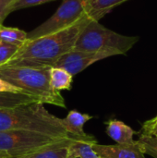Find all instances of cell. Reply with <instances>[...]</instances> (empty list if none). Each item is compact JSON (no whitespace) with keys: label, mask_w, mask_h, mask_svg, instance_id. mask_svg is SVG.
I'll return each instance as SVG.
<instances>
[{"label":"cell","mask_w":157,"mask_h":158,"mask_svg":"<svg viewBox=\"0 0 157 158\" xmlns=\"http://www.w3.org/2000/svg\"><path fill=\"white\" fill-rule=\"evenodd\" d=\"M91 20L86 15L61 31L27 40L4 66L52 68L66 53L73 49L79 34Z\"/></svg>","instance_id":"6da1fadb"},{"label":"cell","mask_w":157,"mask_h":158,"mask_svg":"<svg viewBox=\"0 0 157 158\" xmlns=\"http://www.w3.org/2000/svg\"><path fill=\"white\" fill-rule=\"evenodd\" d=\"M27 131L51 137H71L65 130L62 118L51 114L40 102L0 109V131Z\"/></svg>","instance_id":"7a4b0ae2"},{"label":"cell","mask_w":157,"mask_h":158,"mask_svg":"<svg viewBox=\"0 0 157 158\" xmlns=\"http://www.w3.org/2000/svg\"><path fill=\"white\" fill-rule=\"evenodd\" d=\"M50 68L0 67V78L20 88L27 94L35 96L42 104L66 108V103L60 92L52 89L49 82Z\"/></svg>","instance_id":"3957f363"},{"label":"cell","mask_w":157,"mask_h":158,"mask_svg":"<svg viewBox=\"0 0 157 158\" xmlns=\"http://www.w3.org/2000/svg\"><path fill=\"white\" fill-rule=\"evenodd\" d=\"M138 41L137 36L119 34L91 19L79 34L73 50L104 53L110 57L127 54Z\"/></svg>","instance_id":"277c9868"},{"label":"cell","mask_w":157,"mask_h":158,"mask_svg":"<svg viewBox=\"0 0 157 158\" xmlns=\"http://www.w3.org/2000/svg\"><path fill=\"white\" fill-rule=\"evenodd\" d=\"M62 140L64 139L27 131H2L0 153L9 157L20 158L52 146Z\"/></svg>","instance_id":"5b68a950"},{"label":"cell","mask_w":157,"mask_h":158,"mask_svg":"<svg viewBox=\"0 0 157 158\" xmlns=\"http://www.w3.org/2000/svg\"><path fill=\"white\" fill-rule=\"evenodd\" d=\"M85 16L84 0H63L57 10L41 25L27 32L28 40L56 33L75 24Z\"/></svg>","instance_id":"8992f818"},{"label":"cell","mask_w":157,"mask_h":158,"mask_svg":"<svg viewBox=\"0 0 157 158\" xmlns=\"http://www.w3.org/2000/svg\"><path fill=\"white\" fill-rule=\"evenodd\" d=\"M107 57H109V56L104 53H91L72 49L64 54L56 61L54 67L64 69L74 77L93 63Z\"/></svg>","instance_id":"52a82bcc"},{"label":"cell","mask_w":157,"mask_h":158,"mask_svg":"<svg viewBox=\"0 0 157 158\" xmlns=\"http://www.w3.org/2000/svg\"><path fill=\"white\" fill-rule=\"evenodd\" d=\"M93 148L100 158H145L137 142L133 144H100L97 142Z\"/></svg>","instance_id":"ba28073f"},{"label":"cell","mask_w":157,"mask_h":158,"mask_svg":"<svg viewBox=\"0 0 157 158\" xmlns=\"http://www.w3.org/2000/svg\"><path fill=\"white\" fill-rule=\"evenodd\" d=\"M93 117L89 114L81 113L78 110H70L66 118H62V123L66 131L73 138L78 140L93 141L95 140L92 135L87 134L84 131V125Z\"/></svg>","instance_id":"9c48e42d"},{"label":"cell","mask_w":157,"mask_h":158,"mask_svg":"<svg viewBox=\"0 0 157 158\" xmlns=\"http://www.w3.org/2000/svg\"><path fill=\"white\" fill-rule=\"evenodd\" d=\"M106 134L118 144H133V136L136 133L133 129L118 119H110L106 123Z\"/></svg>","instance_id":"30bf717a"},{"label":"cell","mask_w":157,"mask_h":158,"mask_svg":"<svg viewBox=\"0 0 157 158\" xmlns=\"http://www.w3.org/2000/svg\"><path fill=\"white\" fill-rule=\"evenodd\" d=\"M126 1L128 0H84L85 15L93 20L99 21L113 8Z\"/></svg>","instance_id":"8fae6325"},{"label":"cell","mask_w":157,"mask_h":158,"mask_svg":"<svg viewBox=\"0 0 157 158\" xmlns=\"http://www.w3.org/2000/svg\"><path fill=\"white\" fill-rule=\"evenodd\" d=\"M76 138L64 139L56 144L43 148L33 154L25 156L20 158H68L69 145L75 141Z\"/></svg>","instance_id":"7c38bea8"},{"label":"cell","mask_w":157,"mask_h":158,"mask_svg":"<svg viewBox=\"0 0 157 158\" xmlns=\"http://www.w3.org/2000/svg\"><path fill=\"white\" fill-rule=\"evenodd\" d=\"M73 76L65 70L64 69L52 67L49 69V82L52 87L56 92L63 90L69 91L72 87Z\"/></svg>","instance_id":"4fadbf2b"},{"label":"cell","mask_w":157,"mask_h":158,"mask_svg":"<svg viewBox=\"0 0 157 158\" xmlns=\"http://www.w3.org/2000/svg\"><path fill=\"white\" fill-rule=\"evenodd\" d=\"M96 140H75L68 148V158H100L93 148Z\"/></svg>","instance_id":"5bb4252c"},{"label":"cell","mask_w":157,"mask_h":158,"mask_svg":"<svg viewBox=\"0 0 157 158\" xmlns=\"http://www.w3.org/2000/svg\"><path fill=\"white\" fill-rule=\"evenodd\" d=\"M34 102H39V101L33 95L25 94L0 93V109L11 108L18 106L27 105Z\"/></svg>","instance_id":"9a60e30c"},{"label":"cell","mask_w":157,"mask_h":158,"mask_svg":"<svg viewBox=\"0 0 157 158\" xmlns=\"http://www.w3.org/2000/svg\"><path fill=\"white\" fill-rule=\"evenodd\" d=\"M28 40L27 32L13 27H0V41L11 45L18 46L19 48Z\"/></svg>","instance_id":"2e32d148"},{"label":"cell","mask_w":157,"mask_h":158,"mask_svg":"<svg viewBox=\"0 0 157 158\" xmlns=\"http://www.w3.org/2000/svg\"><path fill=\"white\" fill-rule=\"evenodd\" d=\"M136 142L143 155L157 158V135L143 133Z\"/></svg>","instance_id":"e0dca14e"},{"label":"cell","mask_w":157,"mask_h":158,"mask_svg":"<svg viewBox=\"0 0 157 158\" xmlns=\"http://www.w3.org/2000/svg\"><path fill=\"white\" fill-rule=\"evenodd\" d=\"M19 50L18 46L11 45L0 41V67L6 64Z\"/></svg>","instance_id":"ac0fdd59"},{"label":"cell","mask_w":157,"mask_h":158,"mask_svg":"<svg viewBox=\"0 0 157 158\" xmlns=\"http://www.w3.org/2000/svg\"><path fill=\"white\" fill-rule=\"evenodd\" d=\"M56 0H13L11 5V12L26 7L35 6L42 4H45L48 2H52Z\"/></svg>","instance_id":"d6986e66"},{"label":"cell","mask_w":157,"mask_h":158,"mask_svg":"<svg viewBox=\"0 0 157 158\" xmlns=\"http://www.w3.org/2000/svg\"><path fill=\"white\" fill-rule=\"evenodd\" d=\"M0 93H9V94H25L20 88L11 84L10 82L5 81L4 79L0 78Z\"/></svg>","instance_id":"ffe728a7"},{"label":"cell","mask_w":157,"mask_h":158,"mask_svg":"<svg viewBox=\"0 0 157 158\" xmlns=\"http://www.w3.org/2000/svg\"><path fill=\"white\" fill-rule=\"evenodd\" d=\"M13 0H0V27L3 25L6 18L11 13V5Z\"/></svg>","instance_id":"44dd1931"},{"label":"cell","mask_w":157,"mask_h":158,"mask_svg":"<svg viewBox=\"0 0 157 158\" xmlns=\"http://www.w3.org/2000/svg\"><path fill=\"white\" fill-rule=\"evenodd\" d=\"M143 133L157 135V122H151L150 120L145 121L143 126Z\"/></svg>","instance_id":"7402d4cb"},{"label":"cell","mask_w":157,"mask_h":158,"mask_svg":"<svg viewBox=\"0 0 157 158\" xmlns=\"http://www.w3.org/2000/svg\"><path fill=\"white\" fill-rule=\"evenodd\" d=\"M0 158H12V157H9V156H6V155H0Z\"/></svg>","instance_id":"603a6c76"},{"label":"cell","mask_w":157,"mask_h":158,"mask_svg":"<svg viewBox=\"0 0 157 158\" xmlns=\"http://www.w3.org/2000/svg\"><path fill=\"white\" fill-rule=\"evenodd\" d=\"M150 121L151 122H157V116L155 118H153V119H150Z\"/></svg>","instance_id":"cb8c5ba5"},{"label":"cell","mask_w":157,"mask_h":158,"mask_svg":"<svg viewBox=\"0 0 157 158\" xmlns=\"http://www.w3.org/2000/svg\"><path fill=\"white\" fill-rule=\"evenodd\" d=\"M0 155H5V154H1V153H0Z\"/></svg>","instance_id":"d4e9b609"}]
</instances>
